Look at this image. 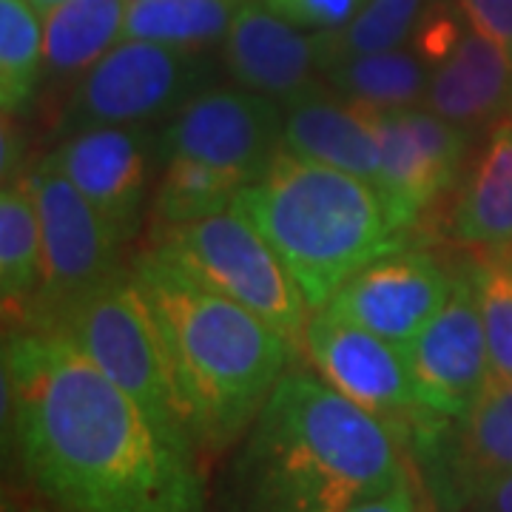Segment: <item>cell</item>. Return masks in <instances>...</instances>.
<instances>
[{
  "label": "cell",
  "mask_w": 512,
  "mask_h": 512,
  "mask_svg": "<svg viewBox=\"0 0 512 512\" xmlns=\"http://www.w3.org/2000/svg\"><path fill=\"white\" fill-rule=\"evenodd\" d=\"M407 476L402 433L322 376L285 370L248 430L234 512H348Z\"/></svg>",
  "instance_id": "obj_2"
},
{
  "label": "cell",
  "mask_w": 512,
  "mask_h": 512,
  "mask_svg": "<svg viewBox=\"0 0 512 512\" xmlns=\"http://www.w3.org/2000/svg\"><path fill=\"white\" fill-rule=\"evenodd\" d=\"M464 20L512 60V0H456Z\"/></svg>",
  "instance_id": "obj_29"
},
{
  "label": "cell",
  "mask_w": 512,
  "mask_h": 512,
  "mask_svg": "<svg viewBox=\"0 0 512 512\" xmlns=\"http://www.w3.org/2000/svg\"><path fill=\"white\" fill-rule=\"evenodd\" d=\"M433 66L416 49H390L376 55L342 60L322 72L325 83L345 100L365 109H407L421 106Z\"/></svg>",
  "instance_id": "obj_21"
},
{
  "label": "cell",
  "mask_w": 512,
  "mask_h": 512,
  "mask_svg": "<svg viewBox=\"0 0 512 512\" xmlns=\"http://www.w3.org/2000/svg\"><path fill=\"white\" fill-rule=\"evenodd\" d=\"M131 276L160 330L191 439L220 453L251 430L288 370L291 342L160 248L137 256Z\"/></svg>",
  "instance_id": "obj_3"
},
{
  "label": "cell",
  "mask_w": 512,
  "mask_h": 512,
  "mask_svg": "<svg viewBox=\"0 0 512 512\" xmlns=\"http://www.w3.org/2000/svg\"><path fill=\"white\" fill-rule=\"evenodd\" d=\"M365 111L382 154L379 194L407 231L444 191L456 188L473 134L427 106Z\"/></svg>",
  "instance_id": "obj_12"
},
{
  "label": "cell",
  "mask_w": 512,
  "mask_h": 512,
  "mask_svg": "<svg viewBox=\"0 0 512 512\" xmlns=\"http://www.w3.org/2000/svg\"><path fill=\"white\" fill-rule=\"evenodd\" d=\"M46 72L43 18L29 0H0V106L3 117L29 109Z\"/></svg>",
  "instance_id": "obj_25"
},
{
  "label": "cell",
  "mask_w": 512,
  "mask_h": 512,
  "mask_svg": "<svg viewBox=\"0 0 512 512\" xmlns=\"http://www.w3.org/2000/svg\"><path fill=\"white\" fill-rule=\"evenodd\" d=\"M421 106L470 134H490L512 120V60L490 37L467 26L453 52L433 66Z\"/></svg>",
  "instance_id": "obj_17"
},
{
  "label": "cell",
  "mask_w": 512,
  "mask_h": 512,
  "mask_svg": "<svg viewBox=\"0 0 512 512\" xmlns=\"http://www.w3.org/2000/svg\"><path fill=\"white\" fill-rule=\"evenodd\" d=\"M348 512H419V498H416V490H413L410 478L404 476L387 493L376 495V498H367V501L356 504Z\"/></svg>",
  "instance_id": "obj_30"
},
{
  "label": "cell",
  "mask_w": 512,
  "mask_h": 512,
  "mask_svg": "<svg viewBox=\"0 0 512 512\" xmlns=\"http://www.w3.org/2000/svg\"><path fill=\"white\" fill-rule=\"evenodd\" d=\"M305 353L330 387L390 421L407 439L419 427L439 419V413L421 404L407 350L336 316L330 308L313 311L308 319Z\"/></svg>",
  "instance_id": "obj_10"
},
{
  "label": "cell",
  "mask_w": 512,
  "mask_h": 512,
  "mask_svg": "<svg viewBox=\"0 0 512 512\" xmlns=\"http://www.w3.org/2000/svg\"><path fill=\"white\" fill-rule=\"evenodd\" d=\"M222 63L237 86L291 103L319 89L316 35H305L265 0H248L222 40Z\"/></svg>",
  "instance_id": "obj_16"
},
{
  "label": "cell",
  "mask_w": 512,
  "mask_h": 512,
  "mask_svg": "<svg viewBox=\"0 0 512 512\" xmlns=\"http://www.w3.org/2000/svg\"><path fill=\"white\" fill-rule=\"evenodd\" d=\"M450 234L484 254H512V120L487 134L470 165L450 214Z\"/></svg>",
  "instance_id": "obj_19"
},
{
  "label": "cell",
  "mask_w": 512,
  "mask_h": 512,
  "mask_svg": "<svg viewBox=\"0 0 512 512\" xmlns=\"http://www.w3.org/2000/svg\"><path fill=\"white\" fill-rule=\"evenodd\" d=\"M456 276L424 251H390L353 274L325 308L387 342L410 345L450 299Z\"/></svg>",
  "instance_id": "obj_14"
},
{
  "label": "cell",
  "mask_w": 512,
  "mask_h": 512,
  "mask_svg": "<svg viewBox=\"0 0 512 512\" xmlns=\"http://www.w3.org/2000/svg\"><path fill=\"white\" fill-rule=\"evenodd\" d=\"M234 208L271 242L311 311H322L350 276L404 242L373 185L288 148L239 191Z\"/></svg>",
  "instance_id": "obj_4"
},
{
  "label": "cell",
  "mask_w": 512,
  "mask_h": 512,
  "mask_svg": "<svg viewBox=\"0 0 512 512\" xmlns=\"http://www.w3.org/2000/svg\"><path fill=\"white\" fill-rule=\"evenodd\" d=\"M131 0H66L43 18L49 77L86 74L126 32Z\"/></svg>",
  "instance_id": "obj_20"
},
{
  "label": "cell",
  "mask_w": 512,
  "mask_h": 512,
  "mask_svg": "<svg viewBox=\"0 0 512 512\" xmlns=\"http://www.w3.org/2000/svg\"><path fill=\"white\" fill-rule=\"evenodd\" d=\"M151 137L146 126H89L72 131L49 160L94 208L131 239L143 220Z\"/></svg>",
  "instance_id": "obj_15"
},
{
  "label": "cell",
  "mask_w": 512,
  "mask_h": 512,
  "mask_svg": "<svg viewBox=\"0 0 512 512\" xmlns=\"http://www.w3.org/2000/svg\"><path fill=\"white\" fill-rule=\"evenodd\" d=\"M265 3L299 29L330 32L356 18L367 0H265Z\"/></svg>",
  "instance_id": "obj_28"
},
{
  "label": "cell",
  "mask_w": 512,
  "mask_h": 512,
  "mask_svg": "<svg viewBox=\"0 0 512 512\" xmlns=\"http://www.w3.org/2000/svg\"><path fill=\"white\" fill-rule=\"evenodd\" d=\"M20 148H23V143H20L15 126H12V117H6V123H3V177H9V171L18 168Z\"/></svg>",
  "instance_id": "obj_32"
},
{
  "label": "cell",
  "mask_w": 512,
  "mask_h": 512,
  "mask_svg": "<svg viewBox=\"0 0 512 512\" xmlns=\"http://www.w3.org/2000/svg\"><path fill=\"white\" fill-rule=\"evenodd\" d=\"M29 3H32V9H35L40 18H46L49 12H55L57 6L66 3V0H29Z\"/></svg>",
  "instance_id": "obj_33"
},
{
  "label": "cell",
  "mask_w": 512,
  "mask_h": 512,
  "mask_svg": "<svg viewBox=\"0 0 512 512\" xmlns=\"http://www.w3.org/2000/svg\"><path fill=\"white\" fill-rule=\"evenodd\" d=\"M35 197L43 231V279L29 316L35 328H55L63 313L97 288L126 274V239L49 157L23 177Z\"/></svg>",
  "instance_id": "obj_7"
},
{
  "label": "cell",
  "mask_w": 512,
  "mask_h": 512,
  "mask_svg": "<svg viewBox=\"0 0 512 512\" xmlns=\"http://www.w3.org/2000/svg\"><path fill=\"white\" fill-rule=\"evenodd\" d=\"M245 185L248 183L237 174L177 157L165 163L160 185L154 191L151 214L160 228L202 220L231 208Z\"/></svg>",
  "instance_id": "obj_26"
},
{
  "label": "cell",
  "mask_w": 512,
  "mask_h": 512,
  "mask_svg": "<svg viewBox=\"0 0 512 512\" xmlns=\"http://www.w3.org/2000/svg\"><path fill=\"white\" fill-rule=\"evenodd\" d=\"M404 350L427 410L458 419L473 407L490 382V350L473 268L456 276L450 299Z\"/></svg>",
  "instance_id": "obj_13"
},
{
  "label": "cell",
  "mask_w": 512,
  "mask_h": 512,
  "mask_svg": "<svg viewBox=\"0 0 512 512\" xmlns=\"http://www.w3.org/2000/svg\"><path fill=\"white\" fill-rule=\"evenodd\" d=\"M55 330H63L171 439L197 450L160 330L134 276H117L80 299L57 319Z\"/></svg>",
  "instance_id": "obj_5"
},
{
  "label": "cell",
  "mask_w": 512,
  "mask_h": 512,
  "mask_svg": "<svg viewBox=\"0 0 512 512\" xmlns=\"http://www.w3.org/2000/svg\"><path fill=\"white\" fill-rule=\"evenodd\" d=\"M410 441L419 447L441 512H461L512 473V379H490L458 419H436Z\"/></svg>",
  "instance_id": "obj_11"
},
{
  "label": "cell",
  "mask_w": 512,
  "mask_h": 512,
  "mask_svg": "<svg viewBox=\"0 0 512 512\" xmlns=\"http://www.w3.org/2000/svg\"><path fill=\"white\" fill-rule=\"evenodd\" d=\"M3 416L26 476L60 512H205L197 450L171 439L63 330L6 339Z\"/></svg>",
  "instance_id": "obj_1"
},
{
  "label": "cell",
  "mask_w": 512,
  "mask_h": 512,
  "mask_svg": "<svg viewBox=\"0 0 512 512\" xmlns=\"http://www.w3.org/2000/svg\"><path fill=\"white\" fill-rule=\"evenodd\" d=\"M285 148L313 163L348 171L379 191L382 154L379 140L362 106L345 100L330 86L296 97L282 106Z\"/></svg>",
  "instance_id": "obj_18"
},
{
  "label": "cell",
  "mask_w": 512,
  "mask_h": 512,
  "mask_svg": "<svg viewBox=\"0 0 512 512\" xmlns=\"http://www.w3.org/2000/svg\"><path fill=\"white\" fill-rule=\"evenodd\" d=\"M461 512H512V473L478 493Z\"/></svg>",
  "instance_id": "obj_31"
},
{
  "label": "cell",
  "mask_w": 512,
  "mask_h": 512,
  "mask_svg": "<svg viewBox=\"0 0 512 512\" xmlns=\"http://www.w3.org/2000/svg\"><path fill=\"white\" fill-rule=\"evenodd\" d=\"M43 279V231L29 185L6 183L0 191V293L9 308L35 302Z\"/></svg>",
  "instance_id": "obj_23"
},
{
  "label": "cell",
  "mask_w": 512,
  "mask_h": 512,
  "mask_svg": "<svg viewBox=\"0 0 512 512\" xmlns=\"http://www.w3.org/2000/svg\"><path fill=\"white\" fill-rule=\"evenodd\" d=\"M285 148L282 103L245 86H211L188 97L157 137V157L197 160L237 174L245 183Z\"/></svg>",
  "instance_id": "obj_9"
},
{
  "label": "cell",
  "mask_w": 512,
  "mask_h": 512,
  "mask_svg": "<svg viewBox=\"0 0 512 512\" xmlns=\"http://www.w3.org/2000/svg\"><path fill=\"white\" fill-rule=\"evenodd\" d=\"M23 512H52V510H46V507H26Z\"/></svg>",
  "instance_id": "obj_34"
},
{
  "label": "cell",
  "mask_w": 512,
  "mask_h": 512,
  "mask_svg": "<svg viewBox=\"0 0 512 512\" xmlns=\"http://www.w3.org/2000/svg\"><path fill=\"white\" fill-rule=\"evenodd\" d=\"M490 379H512V254H487L473 265Z\"/></svg>",
  "instance_id": "obj_27"
},
{
  "label": "cell",
  "mask_w": 512,
  "mask_h": 512,
  "mask_svg": "<svg viewBox=\"0 0 512 512\" xmlns=\"http://www.w3.org/2000/svg\"><path fill=\"white\" fill-rule=\"evenodd\" d=\"M157 248L202 285L262 316L293 350H305L311 308L271 242L234 205L202 220L160 228Z\"/></svg>",
  "instance_id": "obj_6"
},
{
  "label": "cell",
  "mask_w": 512,
  "mask_h": 512,
  "mask_svg": "<svg viewBox=\"0 0 512 512\" xmlns=\"http://www.w3.org/2000/svg\"><path fill=\"white\" fill-rule=\"evenodd\" d=\"M208 86V63L197 49L154 40H120L74 83L63 131L89 126H146L171 117Z\"/></svg>",
  "instance_id": "obj_8"
},
{
  "label": "cell",
  "mask_w": 512,
  "mask_h": 512,
  "mask_svg": "<svg viewBox=\"0 0 512 512\" xmlns=\"http://www.w3.org/2000/svg\"><path fill=\"white\" fill-rule=\"evenodd\" d=\"M248 0H131L123 40L205 49L228 37Z\"/></svg>",
  "instance_id": "obj_22"
},
{
  "label": "cell",
  "mask_w": 512,
  "mask_h": 512,
  "mask_svg": "<svg viewBox=\"0 0 512 512\" xmlns=\"http://www.w3.org/2000/svg\"><path fill=\"white\" fill-rule=\"evenodd\" d=\"M430 0H367L362 12L350 18L345 26L316 35L319 72L350 60V57L376 55L407 46L419 26L421 15Z\"/></svg>",
  "instance_id": "obj_24"
}]
</instances>
